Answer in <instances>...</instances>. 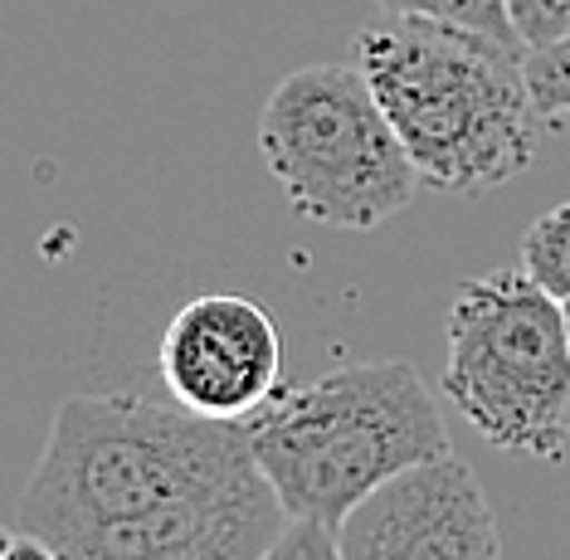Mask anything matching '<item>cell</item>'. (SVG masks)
I'll return each instance as SVG.
<instances>
[{"instance_id":"obj_1","label":"cell","mask_w":570,"mask_h":560,"mask_svg":"<svg viewBox=\"0 0 570 560\" xmlns=\"http://www.w3.org/2000/svg\"><path fill=\"white\" fill-rule=\"evenodd\" d=\"M16 527L59 560H264L293 527L244 420L147 395H69Z\"/></svg>"},{"instance_id":"obj_2","label":"cell","mask_w":570,"mask_h":560,"mask_svg":"<svg viewBox=\"0 0 570 560\" xmlns=\"http://www.w3.org/2000/svg\"><path fill=\"white\" fill-rule=\"evenodd\" d=\"M527 49L444 20L391 16L356 35L352 63L430 190L483 195L537 161Z\"/></svg>"},{"instance_id":"obj_3","label":"cell","mask_w":570,"mask_h":560,"mask_svg":"<svg viewBox=\"0 0 570 560\" xmlns=\"http://www.w3.org/2000/svg\"><path fill=\"white\" fill-rule=\"evenodd\" d=\"M244 424L283 512L327 531L395 473L453 453L434 390L410 361H356L283 385Z\"/></svg>"},{"instance_id":"obj_4","label":"cell","mask_w":570,"mask_h":560,"mask_svg":"<svg viewBox=\"0 0 570 560\" xmlns=\"http://www.w3.org/2000/svg\"><path fill=\"white\" fill-rule=\"evenodd\" d=\"M444 395L488 444L556 463L570 434L566 303L527 268L469 278L449 307Z\"/></svg>"},{"instance_id":"obj_5","label":"cell","mask_w":570,"mask_h":560,"mask_svg":"<svg viewBox=\"0 0 570 560\" xmlns=\"http://www.w3.org/2000/svg\"><path fill=\"white\" fill-rule=\"evenodd\" d=\"M258 151L293 210L336 229L385 225L424 186L356 63L283 78L258 117Z\"/></svg>"},{"instance_id":"obj_6","label":"cell","mask_w":570,"mask_h":560,"mask_svg":"<svg viewBox=\"0 0 570 560\" xmlns=\"http://www.w3.org/2000/svg\"><path fill=\"white\" fill-rule=\"evenodd\" d=\"M342 560H502L498 517L459 453L405 468L332 531Z\"/></svg>"},{"instance_id":"obj_7","label":"cell","mask_w":570,"mask_h":560,"mask_svg":"<svg viewBox=\"0 0 570 560\" xmlns=\"http://www.w3.org/2000/svg\"><path fill=\"white\" fill-rule=\"evenodd\" d=\"M157 366L176 405L205 420H249L283 390V336L264 303L205 293L171 317Z\"/></svg>"},{"instance_id":"obj_8","label":"cell","mask_w":570,"mask_h":560,"mask_svg":"<svg viewBox=\"0 0 570 560\" xmlns=\"http://www.w3.org/2000/svg\"><path fill=\"white\" fill-rule=\"evenodd\" d=\"M522 268L551 297L570 303V200L531 219V229L522 234Z\"/></svg>"},{"instance_id":"obj_9","label":"cell","mask_w":570,"mask_h":560,"mask_svg":"<svg viewBox=\"0 0 570 560\" xmlns=\"http://www.w3.org/2000/svg\"><path fill=\"white\" fill-rule=\"evenodd\" d=\"M385 16H420V20H444V24H463V30H478V35H492L502 45H517L522 39L512 30V16H508V0H375Z\"/></svg>"},{"instance_id":"obj_10","label":"cell","mask_w":570,"mask_h":560,"mask_svg":"<svg viewBox=\"0 0 570 560\" xmlns=\"http://www.w3.org/2000/svg\"><path fill=\"white\" fill-rule=\"evenodd\" d=\"M522 69H527V88L541 117L570 112V35L547 49H527Z\"/></svg>"},{"instance_id":"obj_11","label":"cell","mask_w":570,"mask_h":560,"mask_svg":"<svg viewBox=\"0 0 570 560\" xmlns=\"http://www.w3.org/2000/svg\"><path fill=\"white\" fill-rule=\"evenodd\" d=\"M508 16L522 49H547L570 35V0H508Z\"/></svg>"},{"instance_id":"obj_12","label":"cell","mask_w":570,"mask_h":560,"mask_svg":"<svg viewBox=\"0 0 570 560\" xmlns=\"http://www.w3.org/2000/svg\"><path fill=\"white\" fill-rule=\"evenodd\" d=\"M327 537H332V531L317 527V522H293L264 560H317V551H322V541H327Z\"/></svg>"},{"instance_id":"obj_13","label":"cell","mask_w":570,"mask_h":560,"mask_svg":"<svg viewBox=\"0 0 570 560\" xmlns=\"http://www.w3.org/2000/svg\"><path fill=\"white\" fill-rule=\"evenodd\" d=\"M0 560H59V556H55V546H45L40 537H30V531H16Z\"/></svg>"},{"instance_id":"obj_14","label":"cell","mask_w":570,"mask_h":560,"mask_svg":"<svg viewBox=\"0 0 570 560\" xmlns=\"http://www.w3.org/2000/svg\"><path fill=\"white\" fill-rule=\"evenodd\" d=\"M10 537H16V531H6V527H0V556H6V546H10Z\"/></svg>"},{"instance_id":"obj_15","label":"cell","mask_w":570,"mask_h":560,"mask_svg":"<svg viewBox=\"0 0 570 560\" xmlns=\"http://www.w3.org/2000/svg\"><path fill=\"white\" fill-rule=\"evenodd\" d=\"M566 327H570V303H566Z\"/></svg>"}]
</instances>
